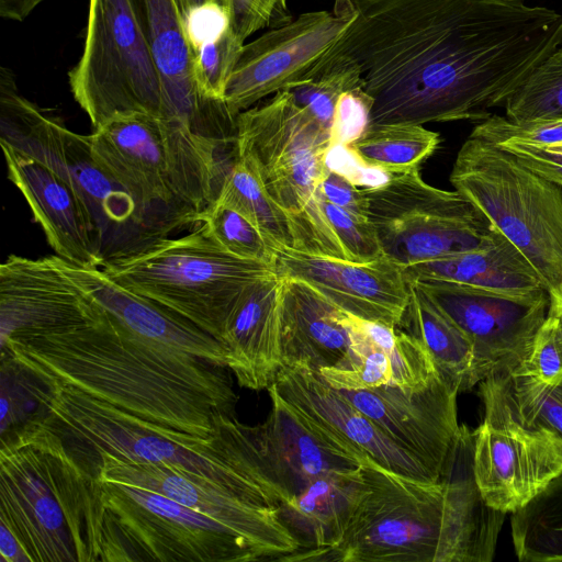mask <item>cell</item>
<instances>
[{
    "label": "cell",
    "instance_id": "7bdbcfd3",
    "mask_svg": "<svg viewBox=\"0 0 562 562\" xmlns=\"http://www.w3.org/2000/svg\"><path fill=\"white\" fill-rule=\"evenodd\" d=\"M228 12L231 27L241 41L259 30L274 29L292 20L286 0H220Z\"/></svg>",
    "mask_w": 562,
    "mask_h": 562
},
{
    "label": "cell",
    "instance_id": "30bf717a",
    "mask_svg": "<svg viewBox=\"0 0 562 562\" xmlns=\"http://www.w3.org/2000/svg\"><path fill=\"white\" fill-rule=\"evenodd\" d=\"M450 182L522 252L548 293L562 283V187L473 136L458 151Z\"/></svg>",
    "mask_w": 562,
    "mask_h": 562
},
{
    "label": "cell",
    "instance_id": "7c38bea8",
    "mask_svg": "<svg viewBox=\"0 0 562 562\" xmlns=\"http://www.w3.org/2000/svg\"><path fill=\"white\" fill-rule=\"evenodd\" d=\"M68 79L92 130L119 113L165 117L158 70L131 0H89L82 55Z\"/></svg>",
    "mask_w": 562,
    "mask_h": 562
},
{
    "label": "cell",
    "instance_id": "7402d4cb",
    "mask_svg": "<svg viewBox=\"0 0 562 562\" xmlns=\"http://www.w3.org/2000/svg\"><path fill=\"white\" fill-rule=\"evenodd\" d=\"M8 178L27 202L55 255L88 268L105 265L103 238L87 204L53 168L0 140Z\"/></svg>",
    "mask_w": 562,
    "mask_h": 562
},
{
    "label": "cell",
    "instance_id": "816d5d0a",
    "mask_svg": "<svg viewBox=\"0 0 562 562\" xmlns=\"http://www.w3.org/2000/svg\"><path fill=\"white\" fill-rule=\"evenodd\" d=\"M549 299L550 304L548 313L553 315L562 326V283L549 292Z\"/></svg>",
    "mask_w": 562,
    "mask_h": 562
},
{
    "label": "cell",
    "instance_id": "ffe728a7",
    "mask_svg": "<svg viewBox=\"0 0 562 562\" xmlns=\"http://www.w3.org/2000/svg\"><path fill=\"white\" fill-rule=\"evenodd\" d=\"M272 384L304 417L361 458L369 456L385 469L409 477L439 481L306 362L281 364Z\"/></svg>",
    "mask_w": 562,
    "mask_h": 562
},
{
    "label": "cell",
    "instance_id": "60d3db41",
    "mask_svg": "<svg viewBox=\"0 0 562 562\" xmlns=\"http://www.w3.org/2000/svg\"><path fill=\"white\" fill-rule=\"evenodd\" d=\"M470 136L493 144L510 140L548 146L562 142V120L559 121H515L491 114L475 125Z\"/></svg>",
    "mask_w": 562,
    "mask_h": 562
},
{
    "label": "cell",
    "instance_id": "ab89813d",
    "mask_svg": "<svg viewBox=\"0 0 562 562\" xmlns=\"http://www.w3.org/2000/svg\"><path fill=\"white\" fill-rule=\"evenodd\" d=\"M322 206L348 260L364 263L384 256L375 227L367 216L350 213L324 198Z\"/></svg>",
    "mask_w": 562,
    "mask_h": 562
},
{
    "label": "cell",
    "instance_id": "8d00e7d4",
    "mask_svg": "<svg viewBox=\"0 0 562 562\" xmlns=\"http://www.w3.org/2000/svg\"><path fill=\"white\" fill-rule=\"evenodd\" d=\"M363 87L359 65L342 49L313 79L290 91L295 102L330 134L334 111L342 92Z\"/></svg>",
    "mask_w": 562,
    "mask_h": 562
},
{
    "label": "cell",
    "instance_id": "681fc988",
    "mask_svg": "<svg viewBox=\"0 0 562 562\" xmlns=\"http://www.w3.org/2000/svg\"><path fill=\"white\" fill-rule=\"evenodd\" d=\"M0 562H31L20 540L3 522H0Z\"/></svg>",
    "mask_w": 562,
    "mask_h": 562
},
{
    "label": "cell",
    "instance_id": "cb8c5ba5",
    "mask_svg": "<svg viewBox=\"0 0 562 562\" xmlns=\"http://www.w3.org/2000/svg\"><path fill=\"white\" fill-rule=\"evenodd\" d=\"M271 411L257 425L270 477L285 503L316 479L361 467L362 458L304 417L273 384L268 387Z\"/></svg>",
    "mask_w": 562,
    "mask_h": 562
},
{
    "label": "cell",
    "instance_id": "ee69618b",
    "mask_svg": "<svg viewBox=\"0 0 562 562\" xmlns=\"http://www.w3.org/2000/svg\"><path fill=\"white\" fill-rule=\"evenodd\" d=\"M372 100L363 87L341 93L330 126V146L349 145L369 127Z\"/></svg>",
    "mask_w": 562,
    "mask_h": 562
},
{
    "label": "cell",
    "instance_id": "f907efd6",
    "mask_svg": "<svg viewBox=\"0 0 562 562\" xmlns=\"http://www.w3.org/2000/svg\"><path fill=\"white\" fill-rule=\"evenodd\" d=\"M46 0H0V16L11 21H23Z\"/></svg>",
    "mask_w": 562,
    "mask_h": 562
},
{
    "label": "cell",
    "instance_id": "f6af8a7d",
    "mask_svg": "<svg viewBox=\"0 0 562 562\" xmlns=\"http://www.w3.org/2000/svg\"><path fill=\"white\" fill-rule=\"evenodd\" d=\"M182 23L191 52L216 40L231 26L228 12L218 2H209L192 8L182 16Z\"/></svg>",
    "mask_w": 562,
    "mask_h": 562
},
{
    "label": "cell",
    "instance_id": "c3c4849f",
    "mask_svg": "<svg viewBox=\"0 0 562 562\" xmlns=\"http://www.w3.org/2000/svg\"><path fill=\"white\" fill-rule=\"evenodd\" d=\"M323 198L330 203L356 215L367 216V198L360 189L344 176L328 170L321 183Z\"/></svg>",
    "mask_w": 562,
    "mask_h": 562
},
{
    "label": "cell",
    "instance_id": "5b68a950",
    "mask_svg": "<svg viewBox=\"0 0 562 562\" xmlns=\"http://www.w3.org/2000/svg\"><path fill=\"white\" fill-rule=\"evenodd\" d=\"M88 136L95 161L166 237L201 224L238 158L237 146L146 112L115 114Z\"/></svg>",
    "mask_w": 562,
    "mask_h": 562
},
{
    "label": "cell",
    "instance_id": "277c9868",
    "mask_svg": "<svg viewBox=\"0 0 562 562\" xmlns=\"http://www.w3.org/2000/svg\"><path fill=\"white\" fill-rule=\"evenodd\" d=\"M0 522L31 562L101 561L95 473L46 416L1 437Z\"/></svg>",
    "mask_w": 562,
    "mask_h": 562
},
{
    "label": "cell",
    "instance_id": "4fadbf2b",
    "mask_svg": "<svg viewBox=\"0 0 562 562\" xmlns=\"http://www.w3.org/2000/svg\"><path fill=\"white\" fill-rule=\"evenodd\" d=\"M363 192L384 256L402 268L473 249L491 228L461 192L425 182L420 167Z\"/></svg>",
    "mask_w": 562,
    "mask_h": 562
},
{
    "label": "cell",
    "instance_id": "db71d44e",
    "mask_svg": "<svg viewBox=\"0 0 562 562\" xmlns=\"http://www.w3.org/2000/svg\"><path fill=\"white\" fill-rule=\"evenodd\" d=\"M547 149L562 154V142L553 145L544 146Z\"/></svg>",
    "mask_w": 562,
    "mask_h": 562
},
{
    "label": "cell",
    "instance_id": "3957f363",
    "mask_svg": "<svg viewBox=\"0 0 562 562\" xmlns=\"http://www.w3.org/2000/svg\"><path fill=\"white\" fill-rule=\"evenodd\" d=\"M472 456L473 431L464 426L439 481L398 474L366 456V493L341 541L292 553L288 561L491 562L507 514L484 501Z\"/></svg>",
    "mask_w": 562,
    "mask_h": 562
},
{
    "label": "cell",
    "instance_id": "f5cc1de1",
    "mask_svg": "<svg viewBox=\"0 0 562 562\" xmlns=\"http://www.w3.org/2000/svg\"><path fill=\"white\" fill-rule=\"evenodd\" d=\"M176 1H177L178 7H179L181 19H182V16L189 10H191L194 7H198V5H201V4H204V3H209V2H218V3H221L220 0H176Z\"/></svg>",
    "mask_w": 562,
    "mask_h": 562
},
{
    "label": "cell",
    "instance_id": "9c48e42d",
    "mask_svg": "<svg viewBox=\"0 0 562 562\" xmlns=\"http://www.w3.org/2000/svg\"><path fill=\"white\" fill-rule=\"evenodd\" d=\"M101 269L122 288L172 310L220 342L225 316L243 289L277 273L271 265L226 251L203 224Z\"/></svg>",
    "mask_w": 562,
    "mask_h": 562
},
{
    "label": "cell",
    "instance_id": "9a60e30c",
    "mask_svg": "<svg viewBox=\"0 0 562 562\" xmlns=\"http://www.w3.org/2000/svg\"><path fill=\"white\" fill-rule=\"evenodd\" d=\"M465 334L477 382L513 373L529 357L548 316L549 293L486 290L434 279L415 282Z\"/></svg>",
    "mask_w": 562,
    "mask_h": 562
},
{
    "label": "cell",
    "instance_id": "ac0fdd59",
    "mask_svg": "<svg viewBox=\"0 0 562 562\" xmlns=\"http://www.w3.org/2000/svg\"><path fill=\"white\" fill-rule=\"evenodd\" d=\"M341 392L441 479L454 460L462 431L457 413L460 392L456 386L438 373L427 387L416 392L393 385Z\"/></svg>",
    "mask_w": 562,
    "mask_h": 562
},
{
    "label": "cell",
    "instance_id": "ba28073f",
    "mask_svg": "<svg viewBox=\"0 0 562 562\" xmlns=\"http://www.w3.org/2000/svg\"><path fill=\"white\" fill-rule=\"evenodd\" d=\"M0 140L43 161L78 192L103 238L105 263L166 238L95 161L89 136L69 130L23 97L11 69L0 68Z\"/></svg>",
    "mask_w": 562,
    "mask_h": 562
},
{
    "label": "cell",
    "instance_id": "6da1fadb",
    "mask_svg": "<svg viewBox=\"0 0 562 562\" xmlns=\"http://www.w3.org/2000/svg\"><path fill=\"white\" fill-rule=\"evenodd\" d=\"M341 49L369 126L484 120L562 45V14L524 0H355Z\"/></svg>",
    "mask_w": 562,
    "mask_h": 562
},
{
    "label": "cell",
    "instance_id": "83f0119b",
    "mask_svg": "<svg viewBox=\"0 0 562 562\" xmlns=\"http://www.w3.org/2000/svg\"><path fill=\"white\" fill-rule=\"evenodd\" d=\"M366 488L361 467L338 470L316 479L277 509L300 550H328L344 538Z\"/></svg>",
    "mask_w": 562,
    "mask_h": 562
},
{
    "label": "cell",
    "instance_id": "5bb4252c",
    "mask_svg": "<svg viewBox=\"0 0 562 562\" xmlns=\"http://www.w3.org/2000/svg\"><path fill=\"white\" fill-rule=\"evenodd\" d=\"M357 15L355 0H335L331 11L300 14L245 44L223 101L237 116L268 95L313 79L341 53Z\"/></svg>",
    "mask_w": 562,
    "mask_h": 562
},
{
    "label": "cell",
    "instance_id": "8fae6325",
    "mask_svg": "<svg viewBox=\"0 0 562 562\" xmlns=\"http://www.w3.org/2000/svg\"><path fill=\"white\" fill-rule=\"evenodd\" d=\"M95 479L102 510L101 561L270 560L234 529L168 496Z\"/></svg>",
    "mask_w": 562,
    "mask_h": 562
},
{
    "label": "cell",
    "instance_id": "f35d334b",
    "mask_svg": "<svg viewBox=\"0 0 562 562\" xmlns=\"http://www.w3.org/2000/svg\"><path fill=\"white\" fill-rule=\"evenodd\" d=\"M245 42L229 26L216 40L191 52L195 82L204 97L223 101L225 86Z\"/></svg>",
    "mask_w": 562,
    "mask_h": 562
},
{
    "label": "cell",
    "instance_id": "d6a6232c",
    "mask_svg": "<svg viewBox=\"0 0 562 562\" xmlns=\"http://www.w3.org/2000/svg\"><path fill=\"white\" fill-rule=\"evenodd\" d=\"M216 201L247 217L276 249H295V236L290 218L270 196L257 173L245 160L237 158L228 170Z\"/></svg>",
    "mask_w": 562,
    "mask_h": 562
},
{
    "label": "cell",
    "instance_id": "e575fe53",
    "mask_svg": "<svg viewBox=\"0 0 562 562\" xmlns=\"http://www.w3.org/2000/svg\"><path fill=\"white\" fill-rule=\"evenodd\" d=\"M46 381L1 351V437L47 416Z\"/></svg>",
    "mask_w": 562,
    "mask_h": 562
},
{
    "label": "cell",
    "instance_id": "4316f807",
    "mask_svg": "<svg viewBox=\"0 0 562 562\" xmlns=\"http://www.w3.org/2000/svg\"><path fill=\"white\" fill-rule=\"evenodd\" d=\"M345 312L307 283L284 278L280 342L282 364L306 362L314 370L335 367L351 339Z\"/></svg>",
    "mask_w": 562,
    "mask_h": 562
},
{
    "label": "cell",
    "instance_id": "2e32d148",
    "mask_svg": "<svg viewBox=\"0 0 562 562\" xmlns=\"http://www.w3.org/2000/svg\"><path fill=\"white\" fill-rule=\"evenodd\" d=\"M472 469L484 501L513 514L562 472V442L484 406V418L473 431Z\"/></svg>",
    "mask_w": 562,
    "mask_h": 562
},
{
    "label": "cell",
    "instance_id": "b9f144b4",
    "mask_svg": "<svg viewBox=\"0 0 562 562\" xmlns=\"http://www.w3.org/2000/svg\"><path fill=\"white\" fill-rule=\"evenodd\" d=\"M551 384L562 379V326L548 313L528 359L513 372Z\"/></svg>",
    "mask_w": 562,
    "mask_h": 562
},
{
    "label": "cell",
    "instance_id": "e0dca14e",
    "mask_svg": "<svg viewBox=\"0 0 562 562\" xmlns=\"http://www.w3.org/2000/svg\"><path fill=\"white\" fill-rule=\"evenodd\" d=\"M95 476L105 482L151 490L234 529L260 547L273 561L300 550L278 509L249 502L199 475L179 469L128 461L95 452Z\"/></svg>",
    "mask_w": 562,
    "mask_h": 562
},
{
    "label": "cell",
    "instance_id": "52a82bcc",
    "mask_svg": "<svg viewBox=\"0 0 562 562\" xmlns=\"http://www.w3.org/2000/svg\"><path fill=\"white\" fill-rule=\"evenodd\" d=\"M236 143L238 158L290 218L295 249L347 259L322 206L329 132L282 90L237 115Z\"/></svg>",
    "mask_w": 562,
    "mask_h": 562
},
{
    "label": "cell",
    "instance_id": "7a4b0ae2",
    "mask_svg": "<svg viewBox=\"0 0 562 562\" xmlns=\"http://www.w3.org/2000/svg\"><path fill=\"white\" fill-rule=\"evenodd\" d=\"M88 295L81 311L8 337L1 351L42 379L200 438H212L236 417L228 368L138 336Z\"/></svg>",
    "mask_w": 562,
    "mask_h": 562
},
{
    "label": "cell",
    "instance_id": "d4e9b609",
    "mask_svg": "<svg viewBox=\"0 0 562 562\" xmlns=\"http://www.w3.org/2000/svg\"><path fill=\"white\" fill-rule=\"evenodd\" d=\"M284 278L278 273L246 285L229 307L221 334L227 368L240 386L260 391L282 364L280 328Z\"/></svg>",
    "mask_w": 562,
    "mask_h": 562
},
{
    "label": "cell",
    "instance_id": "4dcf8cb0",
    "mask_svg": "<svg viewBox=\"0 0 562 562\" xmlns=\"http://www.w3.org/2000/svg\"><path fill=\"white\" fill-rule=\"evenodd\" d=\"M479 384L484 406L496 408L525 426L547 430L562 442V379L548 384L508 373Z\"/></svg>",
    "mask_w": 562,
    "mask_h": 562
},
{
    "label": "cell",
    "instance_id": "44dd1931",
    "mask_svg": "<svg viewBox=\"0 0 562 562\" xmlns=\"http://www.w3.org/2000/svg\"><path fill=\"white\" fill-rule=\"evenodd\" d=\"M276 272L303 281L344 312L396 328L409 299L402 267L383 256L370 262L279 248Z\"/></svg>",
    "mask_w": 562,
    "mask_h": 562
},
{
    "label": "cell",
    "instance_id": "836d02e7",
    "mask_svg": "<svg viewBox=\"0 0 562 562\" xmlns=\"http://www.w3.org/2000/svg\"><path fill=\"white\" fill-rule=\"evenodd\" d=\"M439 134L423 125L369 126L348 146L368 165L391 175L420 167L438 148Z\"/></svg>",
    "mask_w": 562,
    "mask_h": 562
},
{
    "label": "cell",
    "instance_id": "8992f818",
    "mask_svg": "<svg viewBox=\"0 0 562 562\" xmlns=\"http://www.w3.org/2000/svg\"><path fill=\"white\" fill-rule=\"evenodd\" d=\"M43 380L49 385L48 423L94 453L179 469L249 502L279 507L257 425L235 417L212 438H200L139 418L71 385Z\"/></svg>",
    "mask_w": 562,
    "mask_h": 562
},
{
    "label": "cell",
    "instance_id": "74e56055",
    "mask_svg": "<svg viewBox=\"0 0 562 562\" xmlns=\"http://www.w3.org/2000/svg\"><path fill=\"white\" fill-rule=\"evenodd\" d=\"M201 224L229 254L274 267V246L256 225L235 209L215 200L201 214Z\"/></svg>",
    "mask_w": 562,
    "mask_h": 562
},
{
    "label": "cell",
    "instance_id": "603a6c76",
    "mask_svg": "<svg viewBox=\"0 0 562 562\" xmlns=\"http://www.w3.org/2000/svg\"><path fill=\"white\" fill-rule=\"evenodd\" d=\"M351 345L345 359L317 372L341 391L371 390L384 385L416 392L438 374L420 340L406 331L346 313L342 317Z\"/></svg>",
    "mask_w": 562,
    "mask_h": 562
},
{
    "label": "cell",
    "instance_id": "7dc6e473",
    "mask_svg": "<svg viewBox=\"0 0 562 562\" xmlns=\"http://www.w3.org/2000/svg\"><path fill=\"white\" fill-rule=\"evenodd\" d=\"M497 146L515 155L524 165L540 176L562 187V154L549 150L544 146L517 140L502 143Z\"/></svg>",
    "mask_w": 562,
    "mask_h": 562
},
{
    "label": "cell",
    "instance_id": "d590c367",
    "mask_svg": "<svg viewBox=\"0 0 562 562\" xmlns=\"http://www.w3.org/2000/svg\"><path fill=\"white\" fill-rule=\"evenodd\" d=\"M504 108L515 121L562 120V45L529 74Z\"/></svg>",
    "mask_w": 562,
    "mask_h": 562
},
{
    "label": "cell",
    "instance_id": "484cf974",
    "mask_svg": "<svg viewBox=\"0 0 562 562\" xmlns=\"http://www.w3.org/2000/svg\"><path fill=\"white\" fill-rule=\"evenodd\" d=\"M66 272L116 322L138 336L227 368L225 346L172 310L114 282L101 268L69 263Z\"/></svg>",
    "mask_w": 562,
    "mask_h": 562
},
{
    "label": "cell",
    "instance_id": "bcb514c9",
    "mask_svg": "<svg viewBox=\"0 0 562 562\" xmlns=\"http://www.w3.org/2000/svg\"><path fill=\"white\" fill-rule=\"evenodd\" d=\"M326 165L361 189L382 186L392 177L390 172L364 162L348 145L330 146Z\"/></svg>",
    "mask_w": 562,
    "mask_h": 562
},
{
    "label": "cell",
    "instance_id": "f546056e",
    "mask_svg": "<svg viewBox=\"0 0 562 562\" xmlns=\"http://www.w3.org/2000/svg\"><path fill=\"white\" fill-rule=\"evenodd\" d=\"M423 342L435 367L459 392L479 384L473 348L459 326L415 283H409V299L396 327Z\"/></svg>",
    "mask_w": 562,
    "mask_h": 562
},
{
    "label": "cell",
    "instance_id": "d6986e66",
    "mask_svg": "<svg viewBox=\"0 0 562 562\" xmlns=\"http://www.w3.org/2000/svg\"><path fill=\"white\" fill-rule=\"evenodd\" d=\"M131 1L158 70L165 117L180 119L205 137L235 145L237 116L224 101L204 97L195 82L177 1Z\"/></svg>",
    "mask_w": 562,
    "mask_h": 562
},
{
    "label": "cell",
    "instance_id": "1f68e13d",
    "mask_svg": "<svg viewBox=\"0 0 562 562\" xmlns=\"http://www.w3.org/2000/svg\"><path fill=\"white\" fill-rule=\"evenodd\" d=\"M510 525L518 560L562 561V472L539 495L512 514Z\"/></svg>",
    "mask_w": 562,
    "mask_h": 562
},
{
    "label": "cell",
    "instance_id": "f1b7e54d",
    "mask_svg": "<svg viewBox=\"0 0 562 562\" xmlns=\"http://www.w3.org/2000/svg\"><path fill=\"white\" fill-rule=\"evenodd\" d=\"M409 283L434 279L486 290L529 292L542 289L539 274L496 227L470 250L402 268Z\"/></svg>",
    "mask_w": 562,
    "mask_h": 562
}]
</instances>
